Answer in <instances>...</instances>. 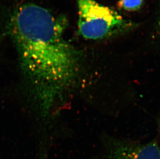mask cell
Masks as SVG:
<instances>
[{
    "label": "cell",
    "instance_id": "obj_5",
    "mask_svg": "<svg viewBox=\"0 0 160 159\" xmlns=\"http://www.w3.org/2000/svg\"><path fill=\"white\" fill-rule=\"evenodd\" d=\"M159 29H160V21H159Z\"/></svg>",
    "mask_w": 160,
    "mask_h": 159
},
{
    "label": "cell",
    "instance_id": "obj_1",
    "mask_svg": "<svg viewBox=\"0 0 160 159\" xmlns=\"http://www.w3.org/2000/svg\"><path fill=\"white\" fill-rule=\"evenodd\" d=\"M67 26L65 17L32 3L16 7L8 22L21 69L44 111L78 75V53L64 37Z\"/></svg>",
    "mask_w": 160,
    "mask_h": 159
},
{
    "label": "cell",
    "instance_id": "obj_4",
    "mask_svg": "<svg viewBox=\"0 0 160 159\" xmlns=\"http://www.w3.org/2000/svg\"><path fill=\"white\" fill-rule=\"evenodd\" d=\"M144 0H119L118 5L126 11H136L141 7Z\"/></svg>",
    "mask_w": 160,
    "mask_h": 159
},
{
    "label": "cell",
    "instance_id": "obj_3",
    "mask_svg": "<svg viewBox=\"0 0 160 159\" xmlns=\"http://www.w3.org/2000/svg\"><path fill=\"white\" fill-rule=\"evenodd\" d=\"M101 159H160V147L154 142L142 144L128 140L107 138Z\"/></svg>",
    "mask_w": 160,
    "mask_h": 159
},
{
    "label": "cell",
    "instance_id": "obj_2",
    "mask_svg": "<svg viewBox=\"0 0 160 159\" xmlns=\"http://www.w3.org/2000/svg\"><path fill=\"white\" fill-rule=\"evenodd\" d=\"M76 2L78 9V31L85 39H104L127 26V22L118 12L95 0Z\"/></svg>",
    "mask_w": 160,
    "mask_h": 159
}]
</instances>
